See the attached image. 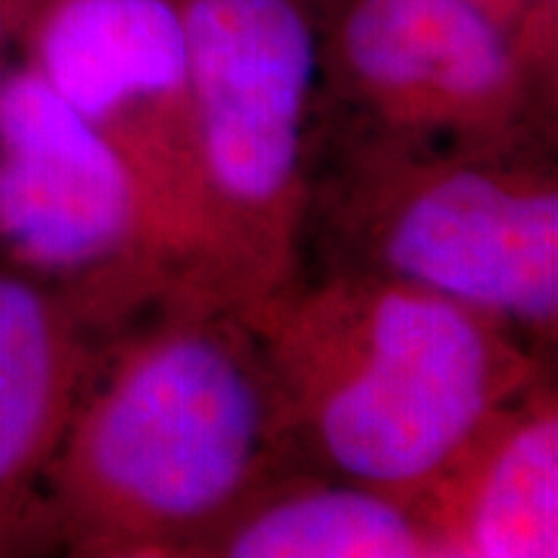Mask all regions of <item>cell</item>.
Returning <instances> with one entry per match:
<instances>
[{"mask_svg":"<svg viewBox=\"0 0 558 558\" xmlns=\"http://www.w3.org/2000/svg\"><path fill=\"white\" fill-rule=\"evenodd\" d=\"M190 60L207 284L235 305L292 279L318 41L300 0H177Z\"/></svg>","mask_w":558,"mask_h":558,"instance_id":"3","label":"cell"},{"mask_svg":"<svg viewBox=\"0 0 558 558\" xmlns=\"http://www.w3.org/2000/svg\"><path fill=\"white\" fill-rule=\"evenodd\" d=\"M344 222L362 269L429 290L509 331L558 318L556 179L525 153L362 150Z\"/></svg>","mask_w":558,"mask_h":558,"instance_id":"4","label":"cell"},{"mask_svg":"<svg viewBox=\"0 0 558 558\" xmlns=\"http://www.w3.org/2000/svg\"><path fill=\"white\" fill-rule=\"evenodd\" d=\"M205 548L230 558L439 556L411 501L352 481L256 497Z\"/></svg>","mask_w":558,"mask_h":558,"instance_id":"9","label":"cell"},{"mask_svg":"<svg viewBox=\"0 0 558 558\" xmlns=\"http://www.w3.org/2000/svg\"><path fill=\"white\" fill-rule=\"evenodd\" d=\"M298 445L360 486L414 501L533 383L484 313L375 271L241 305Z\"/></svg>","mask_w":558,"mask_h":558,"instance_id":"1","label":"cell"},{"mask_svg":"<svg viewBox=\"0 0 558 558\" xmlns=\"http://www.w3.org/2000/svg\"><path fill=\"white\" fill-rule=\"evenodd\" d=\"M26 5H29V0H0V78H3L5 50H9L13 29H16Z\"/></svg>","mask_w":558,"mask_h":558,"instance_id":"11","label":"cell"},{"mask_svg":"<svg viewBox=\"0 0 558 558\" xmlns=\"http://www.w3.org/2000/svg\"><path fill=\"white\" fill-rule=\"evenodd\" d=\"M70 388L68 339L47 298L0 271V492L52 445Z\"/></svg>","mask_w":558,"mask_h":558,"instance_id":"10","label":"cell"},{"mask_svg":"<svg viewBox=\"0 0 558 558\" xmlns=\"http://www.w3.org/2000/svg\"><path fill=\"white\" fill-rule=\"evenodd\" d=\"M341 58L399 128L386 145L422 148L445 130L473 150L509 148L518 60L481 0H357L341 26Z\"/></svg>","mask_w":558,"mask_h":558,"instance_id":"7","label":"cell"},{"mask_svg":"<svg viewBox=\"0 0 558 558\" xmlns=\"http://www.w3.org/2000/svg\"><path fill=\"white\" fill-rule=\"evenodd\" d=\"M32 68L130 166L181 282L207 284L190 60L177 0H52Z\"/></svg>","mask_w":558,"mask_h":558,"instance_id":"5","label":"cell"},{"mask_svg":"<svg viewBox=\"0 0 558 558\" xmlns=\"http://www.w3.org/2000/svg\"><path fill=\"white\" fill-rule=\"evenodd\" d=\"M0 239L52 275L122 267L150 295L184 288L130 166L37 68L0 78Z\"/></svg>","mask_w":558,"mask_h":558,"instance_id":"6","label":"cell"},{"mask_svg":"<svg viewBox=\"0 0 558 558\" xmlns=\"http://www.w3.org/2000/svg\"><path fill=\"white\" fill-rule=\"evenodd\" d=\"M114 357L75 427L70 497L111 548H205L292 445L288 403L241 308L179 288Z\"/></svg>","mask_w":558,"mask_h":558,"instance_id":"2","label":"cell"},{"mask_svg":"<svg viewBox=\"0 0 558 558\" xmlns=\"http://www.w3.org/2000/svg\"><path fill=\"white\" fill-rule=\"evenodd\" d=\"M439 556H558V414L522 390L411 501Z\"/></svg>","mask_w":558,"mask_h":558,"instance_id":"8","label":"cell"}]
</instances>
